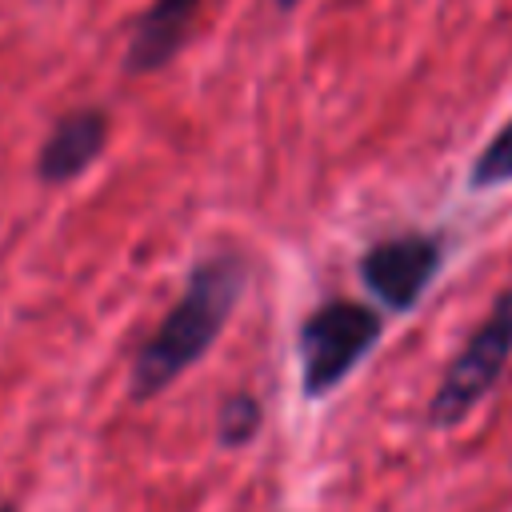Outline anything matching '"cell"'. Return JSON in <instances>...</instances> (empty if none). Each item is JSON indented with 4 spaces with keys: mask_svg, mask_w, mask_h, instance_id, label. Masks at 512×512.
I'll list each match as a JSON object with an SVG mask.
<instances>
[{
    "mask_svg": "<svg viewBox=\"0 0 512 512\" xmlns=\"http://www.w3.org/2000/svg\"><path fill=\"white\" fill-rule=\"evenodd\" d=\"M276 4H280V8H292V4H300V0H276Z\"/></svg>",
    "mask_w": 512,
    "mask_h": 512,
    "instance_id": "cell-9",
    "label": "cell"
},
{
    "mask_svg": "<svg viewBox=\"0 0 512 512\" xmlns=\"http://www.w3.org/2000/svg\"><path fill=\"white\" fill-rule=\"evenodd\" d=\"M0 512H12V508H8V504H0Z\"/></svg>",
    "mask_w": 512,
    "mask_h": 512,
    "instance_id": "cell-10",
    "label": "cell"
},
{
    "mask_svg": "<svg viewBox=\"0 0 512 512\" xmlns=\"http://www.w3.org/2000/svg\"><path fill=\"white\" fill-rule=\"evenodd\" d=\"M256 428H260V404L252 396H232L220 408V440L224 444H244L256 436Z\"/></svg>",
    "mask_w": 512,
    "mask_h": 512,
    "instance_id": "cell-8",
    "label": "cell"
},
{
    "mask_svg": "<svg viewBox=\"0 0 512 512\" xmlns=\"http://www.w3.org/2000/svg\"><path fill=\"white\" fill-rule=\"evenodd\" d=\"M240 288H244V268L236 256H212L192 272L184 296L160 320V328L152 332V340L140 348V356L132 364V396L136 400H148L160 388H168L184 368H192L212 348Z\"/></svg>",
    "mask_w": 512,
    "mask_h": 512,
    "instance_id": "cell-1",
    "label": "cell"
},
{
    "mask_svg": "<svg viewBox=\"0 0 512 512\" xmlns=\"http://www.w3.org/2000/svg\"><path fill=\"white\" fill-rule=\"evenodd\" d=\"M104 140H108V116L100 108H76L44 140L36 172L44 180H52V184L72 180V176H80L104 152Z\"/></svg>",
    "mask_w": 512,
    "mask_h": 512,
    "instance_id": "cell-6",
    "label": "cell"
},
{
    "mask_svg": "<svg viewBox=\"0 0 512 512\" xmlns=\"http://www.w3.org/2000/svg\"><path fill=\"white\" fill-rule=\"evenodd\" d=\"M508 356H512V288L496 300L492 316L472 332V340L464 344V352L444 372V380H440V388L432 396L428 416L440 428L460 424L488 396V388L500 380Z\"/></svg>",
    "mask_w": 512,
    "mask_h": 512,
    "instance_id": "cell-3",
    "label": "cell"
},
{
    "mask_svg": "<svg viewBox=\"0 0 512 512\" xmlns=\"http://www.w3.org/2000/svg\"><path fill=\"white\" fill-rule=\"evenodd\" d=\"M196 16H200V0H152L132 24L124 68L128 72L164 68L180 52V44L188 40Z\"/></svg>",
    "mask_w": 512,
    "mask_h": 512,
    "instance_id": "cell-5",
    "label": "cell"
},
{
    "mask_svg": "<svg viewBox=\"0 0 512 512\" xmlns=\"http://www.w3.org/2000/svg\"><path fill=\"white\" fill-rule=\"evenodd\" d=\"M380 316L356 300H332L316 308L300 328V364H304V392L324 396L332 392L356 360L376 344Z\"/></svg>",
    "mask_w": 512,
    "mask_h": 512,
    "instance_id": "cell-2",
    "label": "cell"
},
{
    "mask_svg": "<svg viewBox=\"0 0 512 512\" xmlns=\"http://www.w3.org/2000/svg\"><path fill=\"white\" fill-rule=\"evenodd\" d=\"M508 180H512V120L488 140V148L472 164L476 188H492V184H508Z\"/></svg>",
    "mask_w": 512,
    "mask_h": 512,
    "instance_id": "cell-7",
    "label": "cell"
},
{
    "mask_svg": "<svg viewBox=\"0 0 512 512\" xmlns=\"http://www.w3.org/2000/svg\"><path fill=\"white\" fill-rule=\"evenodd\" d=\"M440 248L432 236H392L364 252L360 276L388 308H412L436 272Z\"/></svg>",
    "mask_w": 512,
    "mask_h": 512,
    "instance_id": "cell-4",
    "label": "cell"
}]
</instances>
